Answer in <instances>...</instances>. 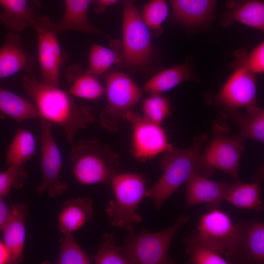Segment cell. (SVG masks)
Returning a JSON list of instances; mask_svg holds the SVG:
<instances>
[{"instance_id":"obj_1","label":"cell","mask_w":264,"mask_h":264,"mask_svg":"<svg viewBox=\"0 0 264 264\" xmlns=\"http://www.w3.org/2000/svg\"><path fill=\"white\" fill-rule=\"evenodd\" d=\"M22 82L38 110L39 118L61 127L68 143H73L77 132L94 121L90 107L77 104L73 96L59 87L39 80L33 71L24 74Z\"/></svg>"},{"instance_id":"obj_2","label":"cell","mask_w":264,"mask_h":264,"mask_svg":"<svg viewBox=\"0 0 264 264\" xmlns=\"http://www.w3.org/2000/svg\"><path fill=\"white\" fill-rule=\"evenodd\" d=\"M208 138L207 134L203 133L185 149L173 146L162 153L160 162L162 174L146 192V197L153 202L157 210L193 175L201 176L200 151Z\"/></svg>"},{"instance_id":"obj_3","label":"cell","mask_w":264,"mask_h":264,"mask_svg":"<svg viewBox=\"0 0 264 264\" xmlns=\"http://www.w3.org/2000/svg\"><path fill=\"white\" fill-rule=\"evenodd\" d=\"M109 185L114 196L105 210L110 225L127 233H134L135 227L142 221L137 209L146 197V179L136 173H117Z\"/></svg>"},{"instance_id":"obj_4","label":"cell","mask_w":264,"mask_h":264,"mask_svg":"<svg viewBox=\"0 0 264 264\" xmlns=\"http://www.w3.org/2000/svg\"><path fill=\"white\" fill-rule=\"evenodd\" d=\"M69 157L74 176L83 185L109 184L120 165L119 155L94 139L74 143Z\"/></svg>"},{"instance_id":"obj_5","label":"cell","mask_w":264,"mask_h":264,"mask_svg":"<svg viewBox=\"0 0 264 264\" xmlns=\"http://www.w3.org/2000/svg\"><path fill=\"white\" fill-rule=\"evenodd\" d=\"M241 230L242 224H235L227 214L213 208L200 217L193 233L202 245L233 264L238 263Z\"/></svg>"},{"instance_id":"obj_6","label":"cell","mask_w":264,"mask_h":264,"mask_svg":"<svg viewBox=\"0 0 264 264\" xmlns=\"http://www.w3.org/2000/svg\"><path fill=\"white\" fill-rule=\"evenodd\" d=\"M213 137L200 155L202 176H210L215 169L229 174L239 180L240 162L244 151L243 140L236 135L228 136L229 127L222 119L216 120L212 126Z\"/></svg>"},{"instance_id":"obj_7","label":"cell","mask_w":264,"mask_h":264,"mask_svg":"<svg viewBox=\"0 0 264 264\" xmlns=\"http://www.w3.org/2000/svg\"><path fill=\"white\" fill-rule=\"evenodd\" d=\"M122 1V65L132 70L143 69L150 63L152 54L150 30L135 6L134 0Z\"/></svg>"},{"instance_id":"obj_8","label":"cell","mask_w":264,"mask_h":264,"mask_svg":"<svg viewBox=\"0 0 264 264\" xmlns=\"http://www.w3.org/2000/svg\"><path fill=\"white\" fill-rule=\"evenodd\" d=\"M182 214L171 226L162 230L150 232L142 228L138 234L127 233L124 245L133 264H172L168 251L171 243L178 230L189 220Z\"/></svg>"},{"instance_id":"obj_9","label":"cell","mask_w":264,"mask_h":264,"mask_svg":"<svg viewBox=\"0 0 264 264\" xmlns=\"http://www.w3.org/2000/svg\"><path fill=\"white\" fill-rule=\"evenodd\" d=\"M108 104L99 117V122L105 129L115 132L119 122L139 101L141 89L126 74L113 72L106 78Z\"/></svg>"},{"instance_id":"obj_10","label":"cell","mask_w":264,"mask_h":264,"mask_svg":"<svg viewBox=\"0 0 264 264\" xmlns=\"http://www.w3.org/2000/svg\"><path fill=\"white\" fill-rule=\"evenodd\" d=\"M51 21L46 16L35 15L31 27L36 32L42 81L59 87L63 66L67 56L62 48Z\"/></svg>"},{"instance_id":"obj_11","label":"cell","mask_w":264,"mask_h":264,"mask_svg":"<svg viewBox=\"0 0 264 264\" xmlns=\"http://www.w3.org/2000/svg\"><path fill=\"white\" fill-rule=\"evenodd\" d=\"M123 119L131 125V152L138 161L152 159L173 146L169 142L161 125L149 121L132 110L128 112Z\"/></svg>"},{"instance_id":"obj_12","label":"cell","mask_w":264,"mask_h":264,"mask_svg":"<svg viewBox=\"0 0 264 264\" xmlns=\"http://www.w3.org/2000/svg\"><path fill=\"white\" fill-rule=\"evenodd\" d=\"M39 119L42 178L36 191L39 196L46 192L50 197L55 198L65 193L68 185L60 180L62 158L52 133V124L43 118Z\"/></svg>"},{"instance_id":"obj_13","label":"cell","mask_w":264,"mask_h":264,"mask_svg":"<svg viewBox=\"0 0 264 264\" xmlns=\"http://www.w3.org/2000/svg\"><path fill=\"white\" fill-rule=\"evenodd\" d=\"M234 68L220 92L206 100L207 104L218 107L221 112L257 105L255 74L241 66Z\"/></svg>"},{"instance_id":"obj_14","label":"cell","mask_w":264,"mask_h":264,"mask_svg":"<svg viewBox=\"0 0 264 264\" xmlns=\"http://www.w3.org/2000/svg\"><path fill=\"white\" fill-rule=\"evenodd\" d=\"M186 183V209L200 204H205L213 209L219 208L225 199L232 183L215 181L194 174Z\"/></svg>"},{"instance_id":"obj_15","label":"cell","mask_w":264,"mask_h":264,"mask_svg":"<svg viewBox=\"0 0 264 264\" xmlns=\"http://www.w3.org/2000/svg\"><path fill=\"white\" fill-rule=\"evenodd\" d=\"M34 64V58L24 48L20 36L12 31L6 33L0 47V79L22 70L33 71Z\"/></svg>"},{"instance_id":"obj_16","label":"cell","mask_w":264,"mask_h":264,"mask_svg":"<svg viewBox=\"0 0 264 264\" xmlns=\"http://www.w3.org/2000/svg\"><path fill=\"white\" fill-rule=\"evenodd\" d=\"M10 209V217L2 232L3 242L10 253L9 264H17L23 259L25 239L24 222L28 206L25 203H15Z\"/></svg>"},{"instance_id":"obj_17","label":"cell","mask_w":264,"mask_h":264,"mask_svg":"<svg viewBox=\"0 0 264 264\" xmlns=\"http://www.w3.org/2000/svg\"><path fill=\"white\" fill-rule=\"evenodd\" d=\"M92 199L78 198L66 200L58 216V228L63 233H73L93 219Z\"/></svg>"},{"instance_id":"obj_18","label":"cell","mask_w":264,"mask_h":264,"mask_svg":"<svg viewBox=\"0 0 264 264\" xmlns=\"http://www.w3.org/2000/svg\"><path fill=\"white\" fill-rule=\"evenodd\" d=\"M264 224L254 221L242 224L238 263L264 264Z\"/></svg>"},{"instance_id":"obj_19","label":"cell","mask_w":264,"mask_h":264,"mask_svg":"<svg viewBox=\"0 0 264 264\" xmlns=\"http://www.w3.org/2000/svg\"><path fill=\"white\" fill-rule=\"evenodd\" d=\"M229 10L221 17L223 26H228L234 22L261 31L264 29V4L262 0H239L231 1Z\"/></svg>"},{"instance_id":"obj_20","label":"cell","mask_w":264,"mask_h":264,"mask_svg":"<svg viewBox=\"0 0 264 264\" xmlns=\"http://www.w3.org/2000/svg\"><path fill=\"white\" fill-rule=\"evenodd\" d=\"M92 0H65L66 11L63 18L52 26L58 34L64 31L76 30L84 32L102 34L88 18V9Z\"/></svg>"},{"instance_id":"obj_21","label":"cell","mask_w":264,"mask_h":264,"mask_svg":"<svg viewBox=\"0 0 264 264\" xmlns=\"http://www.w3.org/2000/svg\"><path fill=\"white\" fill-rule=\"evenodd\" d=\"M245 114L237 110L221 112L231 119L239 129L237 134L243 140L251 139L263 143L264 141V110L257 105L246 108Z\"/></svg>"},{"instance_id":"obj_22","label":"cell","mask_w":264,"mask_h":264,"mask_svg":"<svg viewBox=\"0 0 264 264\" xmlns=\"http://www.w3.org/2000/svg\"><path fill=\"white\" fill-rule=\"evenodd\" d=\"M171 16L179 22L195 25L208 20L214 10L216 0H169Z\"/></svg>"},{"instance_id":"obj_23","label":"cell","mask_w":264,"mask_h":264,"mask_svg":"<svg viewBox=\"0 0 264 264\" xmlns=\"http://www.w3.org/2000/svg\"><path fill=\"white\" fill-rule=\"evenodd\" d=\"M193 77L190 66L184 63L159 71L145 84L143 89L150 94H162Z\"/></svg>"},{"instance_id":"obj_24","label":"cell","mask_w":264,"mask_h":264,"mask_svg":"<svg viewBox=\"0 0 264 264\" xmlns=\"http://www.w3.org/2000/svg\"><path fill=\"white\" fill-rule=\"evenodd\" d=\"M28 0H0L2 11L0 22L9 29L15 32L31 27L36 12L33 8L27 7Z\"/></svg>"},{"instance_id":"obj_25","label":"cell","mask_w":264,"mask_h":264,"mask_svg":"<svg viewBox=\"0 0 264 264\" xmlns=\"http://www.w3.org/2000/svg\"><path fill=\"white\" fill-rule=\"evenodd\" d=\"M225 200L237 208L262 211L261 182L245 183L235 180L231 183Z\"/></svg>"},{"instance_id":"obj_26","label":"cell","mask_w":264,"mask_h":264,"mask_svg":"<svg viewBox=\"0 0 264 264\" xmlns=\"http://www.w3.org/2000/svg\"><path fill=\"white\" fill-rule=\"evenodd\" d=\"M0 112L17 121L40 118L32 102L0 87Z\"/></svg>"},{"instance_id":"obj_27","label":"cell","mask_w":264,"mask_h":264,"mask_svg":"<svg viewBox=\"0 0 264 264\" xmlns=\"http://www.w3.org/2000/svg\"><path fill=\"white\" fill-rule=\"evenodd\" d=\"M36 147V139L31 132L24 128L17 129L7 150L8 165H23L34 155Z\"/></svg>"},{"instance_id":"obj_28","label":"cell","mask_w":264,"mask_h":264,"mask_svg":"<svg viewBox=\"0 0 264 264\" xmlns=\"http://www.w3.org/2000/svg\"><path fill=\"white\" fill-rule=\"evenodd\" d=\"M75 74L73 69H69L67 77L72 81V84L68 92L73 96L89 100H96L105 92V88L97 77L85 73Z\"/></svg>"},{"instance_id":"obj_29","label":"cell","mask_w":264,"mask_h":264,"mask_svg":"<svg viewBox=\"0 0 264 264\" xmlns=\"http://www.w3.org/2000/svg\"><path fill=\"white\" fill-rule=\"evenodd\" d=\"M103 241L93 257L96 264H133L128 251L123 245L116 243L114 233H106L103 236Z\"/></svg>"},{"instance_id":"obj_30","label":"cell","mask_w":264,"mask_h":264,"mask_svg":"<svg viewBox=\"0 0 264 264\" xmlns=\"http://www.w3.org/2000/svg\"><path fill=\"white\" fill-rule=\"evenodd\" d=\"M117 51L93 44L88 57V67L86 72L96 77L107 71L113 64L120 61Z\"/></svg>"},{"instance_id":"obj_31","label":"cell","mask_w":264,"mask_h":264,"mask_svg":"<svg viewBox=\"0 0 264 264\" xmlns=\"http://www.w3.org/2000/svg\"><path fill=\"white\" fill-rule=\"evenodd\" d=\"M73 233H63L60 239L58 264H89L91 258L76 242Z\"/></svg>"},{"instance_id":"obj_32","label":"cell","mask_w":264,"mask_h":264,"mask_svg":"<svg viewBox=\"0 0 264 264\" xmlns=\"http://www.w3.org/2000/svg\"><path fill=\"white\" fill-rule=\"evenodd\" d=\"M187 245L186 251L190 256L188 264H227V260L210 249L202 245L193 233L184 239Z\"/></svg>"},{"instance_id":"obj_33","label":"cell","mask_w":264,"mask_h":264,"mask_svg":"<svg viewBox=\"0 0 264 264\" xmlns=\"http://www.w3.org/2000/svg\"><path fill=\"white\" fill-rule=\"evenodd\" d=\"M142 110L143 117L160 125L171 112L170 101L162 94H150L143 101Z\"/></svg>"},{"instance_id":"obj_34","label":"cell","mask_w":264,"mask_h":264,"mask_svg":"<svg viewBox=\"0 0 264 264\" xmlns=\"http://www.w3.org/2000/svg\"><path fill=\"white\" fill-rule=\"evenodd\" d=\"M168 12L166 0H151L145 5L141 15L150 30L159 33Z\"/></svg>"},{"instance_id":"obj_35","label":"cell","mask_w":264,"mask_h":264,"mask_svg":"<svg viewBox=\"0 0 264 264\" xmlns=\"http://www.w3.org/2000/svg\"><path fill=\"white\" fill-rule=\"evenodd\" d=\"M27 177V174L23 165H10L0 172V198L8 195L12 187L21 188Z\"/></svg>"},{"instance_id":"obj_36","label":"cell","mask_w":264,"mask_h":264,"mask_svg":"<svg viewBox=\"0 0 264 264\" xmlns=\"http://www.w3.org/2000/svg\"><path fill=\"white\" fill-rule=\"evenodd\" d=\"M237 59L232 64L233 67L241 66L254 74L264 71V44L262 42L246 55H238Z\"/></svg>"},{"instance_id":"obj_37","label":"cell","mask_w":264,"mask_h":264,"mask_svg":"<svg viewBox=\"0 0 264 264\" xmlns=\"http://www.w3.org/2000/svg\"><path fill=\"white\" fill-rule=\"evenodd\" d=\"M11 215V209L0 198V231H2Z\"/></svg>"},{"instance_id":"obj_38","label":"cell","mask_w":264,"mask_h":264,"mask_svg":"<svg viewBox=\"0 0 264 264\" xmlns=\"http://www.w3.org/2000/svg\"><path fill=\"white\" fill-rule=\"evenodd\" d=\"M118 0H92V3L97 5L95 12L97 14L103 13L108 7L115 3Z\"/></svg>"},{"instance_id":"obj_39","label":"cell","mask_w":264,"mask_h":264,"mask_svg":"<svg viewBox=\"0 0 264 264\" xmlns=\"http://www.w3.org/2000/svg\"><path fill=\"white\" fill-rule=\"evenodd\" d=\"M9 252L4 242L0 241V264L9 263L10 260Z\"/></svg>"},{"instance_id":"obj_40","label":"cell","mask_w":264,"mask_h":264,"mask_svg":"<svg viewBox=\"0 0 264 264\" xmlns=\"http://www.w3.org/2000/svg\"><path fill=\"white\" fill-rule=\"evenodd\" d=\"M28 1L36 7H41L42 5L40 0H28Z\"/></svg>"}]
</instances>
